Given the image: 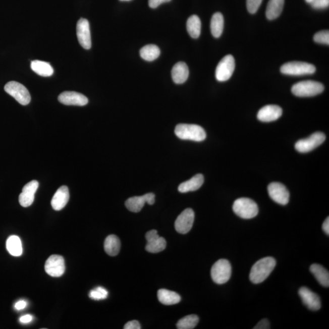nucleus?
Instances as JSON below:
<instances>
[{
	"label": "nucleus",
	"mask_w": 329,
	"mask_h": 329,
	"mask_svg": "<svg viewBox=\"0 0 329 329\" xmlns=\"http://www.w3.org/2000/svg\"><path fill=\"white\" fill-rule=\"evenodd\" d=\"M276 265V261L273 257L261 258L252 267L249 275L250 281L255 284L263 283L274 270Z\"/></svg>",
	"instance_id": "1"
},
{
	"label": "nucleus",
	"mask_w": 329,
	"mask_h": 329,
	"mask_svg": "<svg viewBox=\"0 0 329 329\" xmlns=\"http://www.w3.org/2000/svg\"><path fill=\"white\" fill-rule=\"evenodd\" d=\"M175 133L182 140L202 142L206 138L204 129L196 125L179 124L176 126Z\"/></svg>",
	"instance_id": "2"
},
{
	"label": "nucleus",
	"mask_w": 329,
	"mask_h": 329,
	"mask_svg": "<svg viewBox=\"0 0 329 329\" xmlns=\"http://www.w3.org/2000/svg\"><path fill=\"white\" fill-rule=\"evenodd\" d=\"M233 208L234 213L243 219L253 218L258 213V207L256 202L249 198L237 199L234 202Z\"/></svg>",
	"instance_id": "3"
},
{
	"label": "nucleus",
	"mask_w": 329,
	"mask_h": 329,
	"mask_svg": "<svg viewBox=\"0 0 329 329\" xmlns=\"http://www.w3.org/2000/svg\"><path fill=\"white\" fill-rule=\"evenodd\" d=\"M324 87L321 83L315 81H304L293 85L292 92L296 96L310 97L321 93Z\"/></svg>",
	"instance_id": "4"
},
{
	"label": "nucleus",
	"mask_w": 329,
	"mask_h": 329,
	"mask_svg": "<svg viewBox=\"0 0 329 329\" xmlns=\"http://www.w3.org/2000/svg\"><path fill=\"white\" fill-rule=\"evenodd\" d=\"M232 267L230 262L226 259L216 261L211 269V277L214 283L224 284L231 278Z\"/></svg>",
	"instance_id": "5"
},
{
	"label": "nucleus",
	"mask_w": 329,
	"mask_h": 329,
	"mask_svg": "<svg viewBox=\"0 0 329 329\" xmlns=\"http://www.w3.org/2000/svg\"><path fill=\"white\" fill-rule=\"evenodd\" d=\"M281 72L284 75L292 76L312 75L316 72V67L304 62H290L281 67Z\"/></svg>",
	"instance_id": "6"
},
{
	"label": "nucleus",
	"mask_w": 329,
	"mask_h": 329,
	"mask_svg": "<svg viewBox=\"0 0 329 329\" xmlns=\"http://www.w3.org/2000/svg\"><path fill=\"white\" fill-rule=\"evenodd\" d=\"M5 92L13 96L23 105H28L31 101V95L29 91L22 84L16 81L8 82L5 86Z\"/></svg>",
	"instance_id": "7"
},
{
	"label": "nucleus",
	"mask_w": 329,
	"mask_h": 329,
	"mask_svg": "<svg viewBox=\"0 0 329 329\" xmlns=\"http://www.w3.org/2000/svg\"><path fill=\"white\" fill-rule=\"evenodd\" d=\"M325 140L324 134L321 132H316V133L311 134L310 137L306 139H301L295 144L296 150L301 152V153H306L313 150L317 147L321 145Z\"/></svg>",
	"instance_id": "8"
},
{
	"label": "nucleus",
	"mask_w": 329,
	"mask_h": 329,
	"mask_svg": "<svg viewBox=\"0 0 329 329\" xmlns=\"http://www.w3.org/2000/svg\"><path fill=\"white\" fill-rule=\"evenodd\" d=\"M236 67L233 56L227 55L220 61L216 67L215 76L217 80L225 82L229 80L233 75Z\"/></svg>",
	"instance_id": "9"
},
{
	"label": "nucleus",
	"mask_w": 329,
	"mask_h": 329,
	"mask_svg": "<svg viewBox=\"0 0 329 329\" xmlns=\"http://www.w3.org/2000/svg\"><path fill=\"white\" fill-rule=\"evenodd\" d=\"M45 272L53 278H60L66 271V264L63 256L52 255L46 260L45 264Z\"/></svg>",
	"instance_id": "10"
},
{
	"label": "nucleus",
	"mask_w": 329,
	"mask_h": 329,
	"mask_svg": "<svg viewBox=\"0 0 329 329\" xmlns=\"http://www.w3.org/2000/svg\"><path fill=\"white\" fill-rule=\"evenodd\" d=\"M195 220V213L192 208H187L176 219L175 226L178 233L186 234L192 229Z\"/></svg>",
	"instance_id": "11"
},
{
	"label": "nucleus",
	"mask_w": 329,
	"mask_h": 329,
	"mask_svg": "<svg viewBox=\"0 0 329 329\" xmlns=\"http://www.w3.org/2000/svg\"><path fill=\"white\" fill-rule=\"evenodd\" d=\"M270 198L276 203L286 205L289 203L290 193L286 186L279 183H272L268 187Z\"/></svg>",
	"instance_id": "12"
},
{
	"label": "nucleus",
	"mask_w": 329,
	"mask_h": 329,
	"mask_svg": "<svg viewBox=\"0 0 329 329\" xmlns=\"http://www.w3.org/2000/svg\"><path fill=\"white\" fill-rule=\"evenodd\" d=\"M76 34L79 44L82 48L89 49L92 47V40L90 30L89 22L87 19H80L76 26Z\"/></svg>",
	"instance_id": "13"
},
{
	"label": "nucleus",
	"mask_w": 329,
	"mask_h": 329,
	"mask_svg": "<svg viewBox=\"0 0 329 329\" xmlns=\"http://www.w3.org/2000/svg\"><path fill=\"white\" fill-rule=\"evenodd\" d=\"M146 250L150 253H158L166 248L167 242L163 237L158 236L156 230H151L146 233Z\"/></svg>",
	"instance_id": "14"
},
{
	"label": "nucleus",
	"mask_w": 329,
	"mask_h": 329,
	"mask_svg": "<svg viewBox=\"0 0 329 329\" xmlns=\"http://www.w3.org/2000/svg\"><path fill=\"white\" fill-rule=\"evenodd\" d=\"M155 195L154 193H147L141 196H134L129 198L125 202L126 207L132 212H139L145 205V203L149 205L154 204Z\"/></svg>",
	"instance_id": "15"
},
{
	"label": "nucleus",
	"mask_w": 329,
	"mask_h": 329,
	"mask_svg": "<svg viewBox=\"0 0 329 329\" xmlns=\"http://www.w3.org/2000/svg\"><path fill=\"white\" fill-rule=\"evenodd\" d=\"M39 185L38 181L34 180L29 182L23 187L19 199V203L22 207H28L33 203L35 193L39 188Z\"/></svg>",
	"instance_id": "16"
},
{
	"label": "nucleus",
	"mask_w": 329,
	"mask_h": 329,
	"mask_svg": "<svg viewBox=\"0 0 329 329\" xmlns=\"http://www.w3.org/2000/svg\"><path fill=\"white\" fill-rule=\"evenodd\" d=\"M299 295L303 303L310 310L317 311L321 308V302L319 296L308 288L301 287L299 290Z\"/></svg>",
	"instance_id": "17"
},
{
	"label": "nucleus",
	"mask_w": 329,
	"mask_h": 329,
	"mask_svg": "<svg viewBox=\"0 0 329 329\" xmlns=\"http://www.w3.org/2000/svg\"><path fill=\"white\" fill-rule=\"evenodd\" d=\"M58 100L61 103L67 105H78L84 106L87 104L88 98L86 96L76 92H64L58 96Z\"/></svg>",
	"instance_id": "18"
},
{
	"label": "nucleus",
	"mask_w": 329,
	"mask_h": 329,
	"mask_svg": "<svg viewBox=\"0 0 329 329\" xmlns=\"http://www.w3.org/2000/svg\"><path fill=\"white\" fill-rule=\"evenodd\" d=\"M283 114V109L276 105H267L258 111L257 119L261 122H271L276 121Z\"/></svg>",
	"instance_id": "19"
},
{
	"label": "nucleus",
	"mask_w": 329,
	"mask_h": 329,
	"mask_svg": "<svg viewBox=\"0 0 329 329\" xmlns=\"http://www.w3.org/2000/svg\"><path fill=\"white\" fill-rule=\"evenodd\" d=\"M70 193L69 188L66 186L59 189L52 197L51 204L54 210L60 211L66 206L69 201Z\"/></svg>",
	"instance_id": "20"
},
{
	"label": "nucleus",
	"mask_w": 329,
	"mask_h": 329,
	"mask_svg": "<svg viewBox=\"0 0 329 329\" xmlns=\"http://www.w3.org/2000/svg\"><path fill=\"white\" fill-rule=\"evenodd\" d=\"M173 81L177 84L184 83L189 76V70L187 65L183 62L176 64L172 70Z\"/></svg>",
	"instance_id": "21"
},
{
	"label": "nucleus",
	"mask_w": 329,
	"mask_h": 329,
	"mask_svg": "<svg viewBox=\"0 0 329 329\" xmlns=\"http://www.w3.org/2000/svg\"><path fill=\"white\" fill-rule=\"evenodd\" d=\"M204 181V176L201 174L194 176L189 181L179 185L178 190L181 193H187L193 192L200 189Z\"/></svg>",
	"instance_id": "22"
},
{
	"label": "nucleus",
	"mask_w": 329,
	"mask_h": 329,
	"mask_svg": "<svg viewBox=\"0 0 329 329\" xmlns=\"http://www.w3.org/2000/svg\"><path fill=\"white\" fill-rule=\"evenodd\" d=\"M157 297L161 304L172 305L179 303L181 300V296L172 291L160 289L158 291Z\"/></svg>",
	"instance_id": "23"
},
{
	"label": "nucleus",
	"mask_w": 329,
	"mask_h": 329,
	"mask_svg": "<svg viewBox=\"0 0 329 329\" xmlns=\"http://www.w3.org/2000/svg\"><path fill=\"white\" fill-rule=\"evenodd\" d=\"M310 270L321 286L324 287H328L329 272L327 269L321 265L315 263L310 266Z\"/></svg>",
	"instance_id": "24"
},
{
	"label": "nucleus",
	"mask_w": 329,
	"mask_h": 329,
	"mask_svg": "<svg viewBox=\"0 0 329 329\" xmlns=\"http://www.w3.org/2000/svg\"><path fill=\"white\" fill-rule=\"evenodd\" d=\"M284 0H269L267 5L266 16L270 20L277 19L283 12Z\"/></svg>",
	"instance_id": "25"
},
{
	"label": "nucleus",
	"mask_w": 329,
	"mask_h": 329,
	"mask_svg": "<svg viewBox=\"0 0 329 329\" xmlns=\"http://www.w3.org/2000/svg\"><path fill=\"white\" fill-rule=\"evenodd\" d=\"M121 247V243L119 237L115 235H110L104 241V251L110 256L118 255Z\"/></svg>",
	"instance_id": "26"
},
{
	"label": "nucleus",
	"mask_w": 329,
	"mask_h": 329,
	"mask_svg": "<svg viewBox=\"0 0 329 329\" xmlns=\"http://www.w3.org/2000/svg\"><path fill=\"white\" fill-rule=\"evenodd\" d=\"M31 68L37 75L49 77L53 74L54 70L51 65L46 62L35 60L31 62Z\"/></svg>",
	"instance_id": "27"
},
{
	"label": "nucleus",
	"mask_w": 329,
	"mask_h": 329,
	"mask_svg": "<svg viewBox=\"0 0 329 329\" xmlns=\"http://www.w3.org/2000/svg\"><path fill=\"white\" fill-rule=\"evenodd\" d=\"M224 29V17L222 13H216L211 17L210 30L214 37L218 38L222 36Z\"/></svg>",
	"instance_id": "28"
},
{
	"label": "nucleus",
	"mask_w": 329,
	"mask_h": 329,
	"mask_svg": "<svg viewBox=\"0 0 329 329\" xmlns=\"http://www.w3.org/2000/svg\"><path fill=\"white\" fill-rule=\"evenodd\" d=\"M187 29L188 33L193 39H197L200 36L201 31V22L200 19L196 15L190 16L187 20Z\"/></svg>",
	"instance_id": "29"
},
{
	"label": "nucleus",
	"mask_w": 329,
	"mask_h": 329,
	"mask_svg": "<svg viewBox=\"0 0 329 329\" xmlns=\"http://www.w3.org/2000/svg\"><path fill=\"white\" fill-rule=\"evenodd\" d=\"M7 248L10 254L13 256H20L23 253L21 240L18 236H10L7 241Z\"/></svg>",
	"instance_id": "30"
},
{
	"label": "nucleus",
	"mask_w": 329,
	"mask_h": 329,
	"mask_svg": "<svg viewBox=\"0 0 329 329\" xmlns=\"http://www.w3.org/2000/svg\"><path fill=\"white\" fill-rule=\"evenodd\" d=\"M160 50L159 48L155 45H147L143 46L140 51V55L143 60L151 62L159 57Z\"/></svg>",
	"instance_id": "31"
},
{
	"label": "nucleus",
	"mask_w": 329,
	"mask_h": 329,
	"mask_svg": "<svg viewBox=\"0 0 329 329\" xmlns=\"http://www.w3.org/2000/svg\"><path fill=\"white\" fill-rule=\"evenodd\" d=\"M199 320L197 315H188L179 320L176 327L179 329H193L198 324Z\"/></svg>",
	"instance_id": "32"
},
{
	"label": "nucleus",
	"mask_w": 329,
	"mask_h": 329,
	"mask_svg": "<svg viewBox=\"0 0 329 329\" xmlns=\"http://www.w3.org/2000/svg\"><path fill=\"white\" fill-rule=\"evenodd\" d=\"M108 292L106 290L102 287H97L89 293V297L94 300L99 301L107 298Z\"/></svg>",
	"instance_id": "33"
},
{
	"label": "nucleus",
	"mask_w": 329,
	"mask_h": 329,
	"mask_svg": "<svg viewBox=\"0 0 329 329\" xmlns=\"http://www.w3.org/2000/svg\"><path fill=\"white\" fill-rule=\"evenodd\" d=\"M315 42L325 45H329V32L328 31H322L317 32L313 37Z\"/></svg>",
	"instance_id": "34"
},
{
	"label": "nucleus",
	"mask_w": 329,
	"mask_h": 329,
	"mask_svg": "<svg viewBox=\"0 0 329 329\" xmlns=\"http://www.w3.org/2000/svg\"><path fill=\"white\" fill-rule=\"evenodd\" d=\"M262 1L263 0H246L247 9H248L249 13H256Z\"/></svg>",
	"instance_id": "35"
},
{
	"label": "nucleus",
	"mask_w": 329,
	"mask_h": 329,
	"mask_svg": "<svg viewBox=\"0 0 329 329\" xmlns=\"http://www.w3.org/2000/svg\"><path fill=\"white\" fill-rule=\"evenodd\" d=\"M311 5L316 10H323L328 7L329 0H314Z\"/></svg>",
	"instance_id": "36"
},
{
	"label": "nucleus",
	"mask_w": 329,
	"mask_h": 329,
	"mask_svg": "<svg viewBox=\"0 0 329 329\" xmlns=\"http://www.w3.org/2000/svg\"><path fill=\"white\" fill-rule=\"evenodd\" d=\"M254 329H269L270 328L269 322L268 319H263L261 320L258 324L255 326Z\"/></svg>",
	"instance_id": "37"
},
{
	"label": "nucleus",
	"mask_w": 329,
	"mask_h": 329,
	"mask_svg": "<svg viewBox=\"0 0 329 329\" xmlns=\"http://www.w3.org/2000/svg\"><path fill=\"white\" fill-rule=\"evenodd\" d=\"M125 329H140L141 325L139 321L134 320V321H129L126 323L124 326Z\"/></svg>",
	"instance_id": "38"
},
{
	"label": "nucleus",
	"mask_w": 329,
	"mask_h": 329,
	"mask_svg": "<svg viewBox=\"0 0 329 329\" xmlns=\"http://www.w3.org/2000/svg\"><path fill=\"white\" fill-rule=\"evenodd\" d=\"M164 3V0H149L148 2L149 7L152 9L157 8Z\"/></svg>",
	"instance_id": "39"
},
{
	"label": "nucleus",
	"mask_w": 329,
	"mask_h": 329,
	"mask_svg": "<svg viewBox=\"0 0 329 329\" xmlns=\"http://www.w3.org/2000/svg\"><path fill=\"white\" fill-rule=\"evenodd\" d=\"M27 305V303L25 301H20L17 302L16 305H15V308L17 310H21L24 309V308Z\"/></svg>",
	"instance_id": "40"
},
{
	"label": "nucleus",
	"mask_w": 329,
	"mask_h": 329,
	"mask_svg": "<svg viewBox=\"0 0 329 329\" xmlns=\"http://www.w3.org/2000/svg\"><path fill=\"white\" fill-rule=\"evenodd\" d=\"M322 229L324 231V233L328 236L329 235V218L327 217V218L325 220L324 223L322 225Z\"/></svg>",
	"instance_id": "41"
},
{
	"label": "nucleus",
	"mask_w": 329,
	"mask_h": 329,
	"mask_svg": "<svg viewBox=\"0 0 329 329\" xmlns=\"http://www.w3.org/2000/svg\"><path fill=\"white\" fill-rule=\"evenodd\" d=\"M32 320V316L29 315L23 316L20 318V321L22 323H29Z\"/></svg>",
	"instance_id": "42"
},
{
	"label": "nucleus",
	"mask_w": 329,
	"mask_h": 329,
	"mask_svg": "<svg viewBox=\"0 0 329 329\" xmlns=\"http://www.w3.org/2000/svg\"><path fill=\"white\" fill-rule=\"evenodd\" d=\"M314 1V0H305V2L308 3V4H311V3H312Z\"/></svg>",
	"instance_id": "43"
},
{
	"label": "nucleus",
	"mask_w": 329,
	"mask_h": 329,
	"mask_svg": "<svg viewBox=\"0 0 329 329\" xmlns=\"http://www.w3.org/2000/svg\"><path fill=\"white\" fill-rule=\"evenodd\" d=\"M171 1H172V0H164V3H168V2H171Z\"/></svg>",
	"instance_id": "44"
},
{
	"label": "nucleus",
	"mask_w": 329,
	"mask_h": 329,
	"mask_svg": "<svg viewBox=\"0 0 329 329\" xmlns=\"http://www.w3.org/2000/svg\"><path fill=\"white\" fill-rule=\"evenodd\" d=\"M120 1L125 2V1H131V0H120Z\"/></svg>",
	"instance_id": "45"
}]
</instances>
